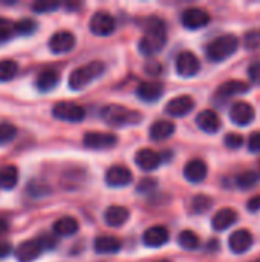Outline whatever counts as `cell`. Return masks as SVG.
<instances>
[{"label":"cell","mask_w":260,"mask_h":262,"mask_svg":"<svg viewBox=\"0 0 260 262\" xmlns=\"http://www.w3.org/2000/svg\"><path fill=\"white\" fill-rule=\"evenodd\" d=\"M178 244H179L182 249H185V250H196V249H199V246H201V239H199V236H198L195 232H192V230H184V232H181L179 236H178Z\"/></svg>","instance_id":"f1b7e54d"},{"label":"cell","mask_w":260,"mask_h":262,"mask_svg":"<svg viewBox=\"0 0 260 262\" xmlns=\"http://www.w3.org/2000/svg\"><path fill=\"white\" fill-rule=\"evenodd\" d=\"M236 221H238V213L230 207H224L219 212H216V215L211 220V226L216 232H224L228 227H231Z\"/></svg>","instance_id":"7402d4cb"},{"label":"cell","mask_w":260,"mask_h":262,"mask_svg":"<svg viewBox=\"0 0 260 262\" xmlns=\"http://www.w3.org/2000/svg\"><path fill=\"white\" fill-rule=\"evenodd\" d=\"M18 183V169L15 166H3L0 169V187L5 190H11Z\"/></svg>","instance_id":"83f0119b"},{"label":"cell","mask_w":260,"mask_h":262,"mask_svg":"<svg viewBox=\"0 0 260 262\" xmlns=\"http://www.w3.org/2000/svg\"><path fill=\"white\" fill-rule=\"evenodd\" d=\"M195 109V100L190 95H181L166 104V112L172 117H185Z\"/></svg>","instance_id":"5bb4252c"},{"label":"cell","mask_w":260,"mask_h":262,"mask_svg":"<svg viewBox=\"0 0 260 262\" xmlns=\"http://www.w3.org/2000/svg\"><path fill=\"white\" fill-rule=\"evenodd\" d=\"M12 252V247L8 243H0V259L6 258Z\"/></svg>","instance_id":"ee69618b"},{"label":"cell","mask_w":260,"mask_h":262,"mask_svg":"<svg viewBox=\"0 0 260 262\" xmlns=\"http://www.w3.org/2000/svg\"><path fill=\"white\" fill-rule=\"evenodd\" d=\"M129 216H130L129 209H126L123 206H110L104 212V221L110 227H121V226H124L127 223Z\"/></svg>","instance_id":"44dd1931"},{"label":"cell","mask_w":260,"mask_h":262,"mask_svg":"<svg viewBox=\"0 0 260 262\" xmlns=\"http://www.w3.org/2000/svg\"><path fill=\"white\" fill-rule=\"evenodd\" d=\"M75 35L69 31H58L49 38V49L54 54H66L70 52L75 46Z\"/></svg>","instance_id":"8fae6325"},{"label":"cell","mask_w":260,"mask_h":262,"mask_svg":"<svg viewBox=\"0 0 260 262\" xmlns=\"http://www.w3.org/2000/svg\"><path fill=\"white\" fill-rule=\"evenodd\" d=\"M93 249L97 253H103V255H110V253H116L121 250V241L115 236H98L93 243Z\"/></svg>","instance_id":"4316f807"},{"label":"cell","mask_w":260,"mask_h":262,"mask_svg":"<svg viewBox=\"0 0 260 262\" xmlns=\"http://www.w3.org/2000/svg\"><path fill=\"white\" fill-rule=\"evenodd\" d=\"M146 69H147V72H150L152 75H158V74L162 71L161 64H159V63H156V61H150V63L146 66Z\"/></svg>","instance_id":"7bdbcfd3"},{"label":"cell","mask_w":260,"mask_h":262,"mask_svg":"<svg viewBox=\"0 0 260 262\" xmlns=\"http://www.w3.org/2000/svg\"><path fill=\"white\" fill-rule=\"evenodd\" d=\"M228 246L231 249L233 253L236 255H242L245 252H248L253 246V235L247 230V229H241L231 233L230 239H228Z\"/></svg>","instance_id":"9a60e30c"},{"label":"cell","mask_w":260,"mask_h":262,"mask_svg":"<svg viewBox=\"0 0 260 262\" xmlns=\"http://www.w3.org/2000/svg\"><path fill=\"white\" fill-rule=\"evenodd\" d=\"M196 124L199 126L201 130H204L207 134H216V132H219V129L222 126L219 115L215 111H210V109L202 111V112L198 114Z\"/></svg>","instance_id":"ffe728a7"},{"label":"cell","mask_w":260,"mask_h":262,"mask_svg":"<svg viewBox=\"0 0 260 262\" xmlns=\"http://www.w3.org/2000/svg\"><path fill=\"white\" fill-rule=\"evenodd\" d=\"M210 18H211L210 14L205 9H202V8H188L181 15L182 25L187 29H192V31L201 29V28L207 26L208 21H210Z\"/></svg>","instance_id":"30bf717a"},{"label":"cell","mask_w":260,"mask_h":262,"mask_svg":"<svg viewBox=\"0 0 260 262\" xmlns=\"http://www.w3.org/2000/svg\"><path fill=\"white\" fill-rule=\"evenodd\" d=\"M176 130L175 123L167 121V120H158L150 126V138L153 141H164L170 138Z\"/></svg>","instance_id":"d4e9b609"},{"label":"cell","mask_w":260,"mask_h":262,"mask_svg":"<svg viewBox=\"0 0 260 262\" xmlns=\"http://www.w3.org/2000/svg\"><path fill=\"white\" fill-rule=\"evenodd\" d=\"M104 72V64L101 61H90L72 71L69 75V88L72 91H80L97 80Z\"/></svg>","instance_id":"5b68a950"},{"label":"cell","mask_w":260,"mask_h":262,"mask_svg":"<svg viewBox=\"0 0 260 262\" xmlns=\"http://www.w3.org/2000/svg\"><path fill=\"white\" fill-rule=\"evenodd\" d=\"M247 209H248L250 212H259L260 210V195L254 196V198H251V200L248 201V204H247Z\"/></svg>","instance_id":"b9f144b4"},{"label":"cell","mask_w":260,"mask_h":262,"mask_svg":"<svg viewBox=\"0 0 260 262\" xmlns=\"http://www.w3.org/2000/svg\"><path fill=\"white\" fill-rule=\"evenodd\" d=\"M55 241L51 236H41V238H34L29 241L21 243L15 250L14 255L18 262H34L44 250L54 249Z\"/></svg>","instance_id":"3957f363"},{"label":"cell","mask_w":260,"mask_h":262,"mask_svg":"<svg viewBox=\"0 0 260 262\" xmlns=\"http://www.w3.org/2000/svg\"><path fill=\"white\" fill-rule=\"evenodd\" d=\"M248 150L253 152V154H259L260 152V130L259 132H254L250 140H248Z\"/></svg>","instance_id":"ab89813d"},{"label":"cell","mask_w":260,"mask_h":262,"mask_svg":"<svg viewBox=\"0 0 260 262\" xmlns=\"http://www.w3.org/2000/svg\"><path fill=\"white\" fill-rule=\"evenodd\" d=\"M162 94H164V86L156 81H144L136 89V95L139 97V100L146 103L158 101L162 97Z\"/></svg>","instance_id":"d6986e66"},{"label":"cell","mask_w":260,"mask_h":262,"mask_svg":"<svg viewBox=\"0 0 260 262\" xmlns=\"http://www.w3.org/2000/svg\"><path fill=\"white\" fill-rule=\"evenodd\" d=\"M52 114L57 120L69 121V123H78L83 121L86 117V111L83 106L74 103V101H60L52 107Z\"/></svg>","instance_id":"8992f818"},{"label":"cell","mask_w":260,"mask_h":262,"mask_svg":"<svg viewBox=\"0 0 260 262\" xmlns=\"http://www.w3.org/2000/svg\"><path fill=\"white\" fill-rule=\"evenodd\" d=\"M17 135V129L11 123H0V144L11 143Z\"/></svg>","instance_id":"836d02e7"},{"label":"cell","mask_w":260,"mask_h":262,"mask_svg":"<svg viewBox=\"0 0 260 262\" xmlns=\"http://www.w3.org/2000/svg\"><path fill=\"white\" fill-rule=\"evenodd\" d=\"M106 183L110 187H124L129 186L133 180L132 172L124 166H112L106 172Z\"/></svg>","instance_id":"4fadbf2b"},{"label":"cell","mask_w":260,"mask_h":262,"mask_svg":"<svg viewBox=\"0 0 260 262\" xmlns=\"http://www.w3.org/2000/svg\"><path fill=\"white\" fill-rule=\"evenodd\" d=\"M201 69V61L199 58L190 52V51H184L176 57V72L181 77H195Z\"/></svg>","instance_id":"9c48e42d"},{"label":"cell","mask_w":260,"mask_h":262,"mask_svg":"<svg viewBox=\"0 0 260 262\" xmlns=\"http://www.w3.org/2000/svg\"><path fill=\"white\" fill-rule=\"evenodd\" d=\"M135 163H136V166L139 169H143L146 172H152V170H155V169L159 167V164H161V155L156 150L146 147V149H141V150L136 152Z\"/></svg>","instance_id":"2e32d148"},{"label":"cell","mask_w":260,"mask_h":262,"mask_svg":"<svg viewBox=\"0 0 260 262\" xmlns=\"http://www.w3.org/2000/svg\"><path fill=\"white\" fill-rule=\"evenodd\" d=\"M167 43V29L164 20L159 17H149L146 32L139 40V52L144 55H155L162 51Z\"/></svg>","instance_id":"6da1fadb"},{"label":"cell","mask_w":260,"mask_h":262,"mask_svg":"<svg viewBox=\"0 0 260 262\" xmlns=\"http://www.w3.org/2000/svg\"><path fill=\"white\" fill-rule=\"evenodd\" d=\"M254 109L247 101H238L230 109V120L236 126H248L254 120Z\"/></svg>","instance_id":"7c38bea8"},{"label":"cell","mask_w":260,"mask_h":262,"mask_svg":"<svg viewBox=\"0 0 260 262\" xmlns=\"http://www.w3.org/2000/svg\"><path fill=\"white\" fill-rule=\"evenodd\" d=\"M244 144V137L239 134H228L225 137V146L230 149H239Z\"/></svg>","instance_id":"74e56055"},{"label":"cell","mask_w":260,"mask_h":262,"mask_svg":"<svg viewBox=\"0 0 260 262\" xmlns=\"http://www.w3.org/2000/svg\"><path fill=\"white\" fill-rule=\"evenodd\" d=\"M118 143L116 135L107 132H87L84 134L83 144L90 150H107Z\"/></svg>","instance_id":"52a82bcc"},{"label":"cell","mask_w":260,"mask_h":262,"mask_svg":"<svg viewBox=\"0 0 260 262\" xmlns=\"http://www.w3.org/2000/svg\"><path fill=\"white\" fill-rule=\"evenodd\" d=\"M158 262H172V261H169V259H162V261H158Z\"/></svg>","instance_id":"bcb514c9"},{"label":"cell","mask_w":260,"mask_h":262,"mask_svg":"<svg viewBox=\"0 0 260 262\" xmlns=\"http://www.w3.org/2000/svg\"><path fill=\"white\" fill-rule=\"evenodd\" d=\"M18 72V64L14 60H0V81L12 80Z\"/></svg>","instance_id":"4dcf8cb0"},{"label":"cell","mask_w":260,"mask_h":262,"mask_svg":"<svg viewBox=\"0 0 260 262\" xmlns=\"http://www.w3.org/2000/svg\"><path fill=\"white\" fill-rule=\"evenodd\" d=\"M156 187V180H152V178H146V180H141L139 184H138V192L141 193H149L150 190H153Z\"/></svg>","instance_id":"f35d334b"},{"label":"cell","mask_w":260,"mask_h":262,"mask_svg":"<svg viewBox=\"0 0 260 262\" xmlns=\"http://www.w3.org/2000/svg\"><path fill=\"white\" fill-rule=\"evenodd\" d=\"M8 229H9V224H8L5 220H0V235L6 233V232H8Z\"/></svg>","instance_id":"f6af8a7d"},{"label":"cell","mask_w":260,"mask_h":262,"mask_svg":"<svg viewBox=\"0 0 260 262\" xmlns=\"http://www.w3.org/2000/svg\"><path fill=\"white\" fill-rule=\"evenodd\" d=\"M37 29V23L32 18H21L14 23V34L20 35H31Z\"/></svg>","instance_id":"d6a6232c"},{"label":"cell","mask_w":260,"mask_h":262,"mask_svg":"<svg viewBox=\"0 0 260 262\" xmlns=\"http://www.w3.org/2000/svg\"><path fill=\"white\" fill-rule=\"evenodd\" d=\"M259 173L248 170V172H244V173H241V175L236 177V186H238L239 189H242V190H248V189L254 187V186L259 183Z\"/></svg>","instance_id":"f546056e"},{"label":"cell","mask_w":260,"mask_h":262,"mask_svg":"<svg viewBox=\"0 0 260 262\" xmlns=\"http://www.w3.org/2000/svg\"><path fill=\"white\" fill-rule=\"evenodd\" d=\"M101 118L109 126H127L138 124L143 115L121 104H107L101 109Z\"/></svg>","instance_id":"7a4b0ae2"},{"label":"cell","mask_w":260,"mask_h":262,"mask_svg":"<svg viewBox=\"0 0 260 262\" xmlns=\"http://www.w3.org/2000/svg\"><path fill=\"white\" fill-rule=\"evenodd\" d=\"M60 8V3L58 2H51V0H40V2H35L32 5V11L37 12V14H44V12H51L54 9Z\"/></svg>","instance_id":"e575fe53"},{"label":"cell","mask_w":260,"mask_h":262,"mask_svg":"<svg viewBox=\"0 0 260 262\" xmlns=\"http://www.w3.org/2000/svg\"><path fill=\"white\" fill-rule=\"evenodd\" d=\"M115 26H116L115 18L109 12H106V11H97L90 17V21H89L90 31L95 35H100V37L110 35L115 31Z\"/></svg>","instance_id":"ba28073f"},{"label":"cell","mask_w":260,"mask_h":262,"mask_svg":"<svg viewBox=\"0 0 260 262\" xmlns=\"http://www.w3.org/2000/svg\"><path fill=\"white\" fill-rule=\"evenodd\" d=\"M250 91V86L241 80H230V81H225L219 86L218 92H216V98H230L233 95H238V94H245Z\"/></svg>","instance_id":"cb8c5ba5"},{"label":"cell","mask_w":260,"mask_h":262,"mask_svg":"<svg viewBox=\"0 0 260 262\" xmlns=\"http://www.w3.org/2000/svg\"><path fill=\"white\" fill-rule=\"evenodd\" d=\"M211 206H213L211 198H208L207 195H196L192 201V212L196 215H202L208 212Z\"/></svg>","instance_id":"1f68e13d"},{"label":"cell","mask_w":260,"mask_h":262,"mask_svg":"<svg viewBox=\"0 0 260 262\" xmlns=\"http://www.w3.org/2000/svg\"><path fill=\"white\" fill-rule=\"evenodd\" d=\"M207 173H208V169H207V164L202 161V160H190L185 167H184V177L187 181L193 183V184H198V183H202L205 178H207Z\"/></svg>","instance_id":"ac0fdd59"},{"label":"cell","mask_w":260,"mask_h":262,"mask_svg":"<svg viewBox=\"0 0 260 262\" xmlns=\"http://www.w3.org/2000/svg\"><path fill=\"white\" fill-rule=\"evenodd\" d=\"M80 224L74 216H63L57 220L52 226V230L58 236H72L78 232Z\"/></svg>","instance_id":"484cf974"},{"label":"cell","mask_w":260,"mask_h":262,"mask_svg":"<svg viewBox=\"0 0 260 262\" xmlns=\"http://www.w3.org/2000/svg\"><path fill=\"white\" fill-rule=\"evenodd\" d=\"M238 48H239L238 37L233 34H225V35H221L208 43L207 57H208V60L219 63V61H224L228 57H231L238 51Z\"/></svg>","instance_id":"277c9868"},{"label":"cell","mask_w":260,"mask_h":262,"mask_svg":"<svg viewBox=\"0 0 260 262\" xmlns=\"http://www.w3.org/2000/svg\"><path fill=\"white\" fill-rule=\"evenodd\" d=\"M14 35V23L8 18L0 17V43L9 40Z\"/></svg>","instance_id":"d590c367"},{"label":"cell","mask_w":260,"mask_h":262,"mask_svg":"<svg viewBox=\"0 0 260 262\" xmlns=\"http://www.w3.org/2000/svg\"><path fill=\"white\" fill-rule=\"evenodd\" d=\"M60 81V74L55 69H44L35 78V88L40 92H51L57 88Z\"/></svg>","instance_id":"603a6c76"},{"label":"cell","mask_w":260,"mask_h":262,"mask_svg":"<svg viewBox=\"0 0 260 262\" xmlns=\"http://www.w3.org/2000/svg\"><path fill=\"white\" fill-rule=\"evenodd\" d=\"M170 239L169 230L164 226H153L150 229H147L143 235V243L147 247H162L164 244H167Z\"/></svg>","instance_id":"e0dca14e"},{"label":"cell","mask_w":260,"mask_h":262,"mask_svg":"<svg viewBox=\"0 0 260 262\" xmlns=\"http://www.w3.org/2000/svg\"><path fill=\"white\" fill-rule=\"evenodd\" d=\"M245 48L247 49H256L260 46V31H250L247 35H245Z\"/></svg>","instance_id":"8d00e7d4"},{"label":"cell","mask_w":260,"mask_h":262,"mask_svg":"<svg viewBox=\"0 0 260 262\" xmlns=\"http://www.w3.org/2000/svg\"><path fill=\"white\" fill-rule=\"evenodd\" d=\"M248 75L251 78V81L254 84H259L260 86V61L257 63H253L250 68H248Z\"/></svg>","instance_id":"60d3db41"}]
</instances>
